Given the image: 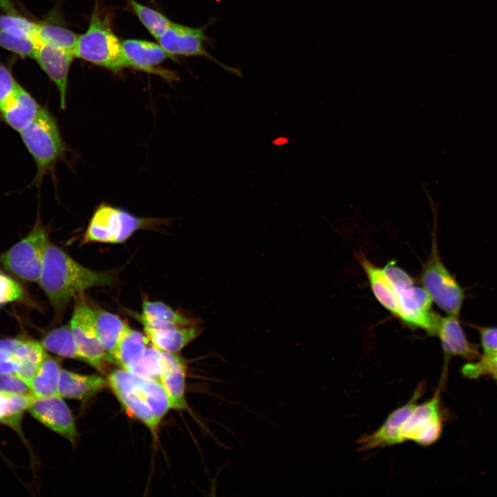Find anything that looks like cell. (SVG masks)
Instances as JSON below:
<instances>
[{"instance_id":"603a6c76","label":"cell","mask_w":497,"mask_h":497,"mask_svg":"<svg viewBox=\"0 0 497 497\" xmlns=\"http://www.w3.org/2000/svg\"><path fill=\"white\" fill-rule=\"evenodd\" d=\"M108 383L102 376L81 375L61 369L58 395L62 398L83 400L101 391Z\"/></svg>"},{"instance_id":"8d00e7d4","label":"cell","mask_w":497,"mask_h":497,"mask_svg":"<svg viewBox=\"0 0 497 497\" xmlns=\"http://www.w3.org/2000/svg\"><path fill=\"white\" fill-rule=\"evenodd\" d=\"M0 391L10 394L31 393L28 384L13 373H0Z\"/></svg>"},{"instance_id":"7c38bea8","label":"cell","mask_w":497,"mask_h":497,"mask_svg":"<svg viewBox=\"0 0 497 497\" xmlns=\"http://www.w3.org/2000/svg\"><path fill=\"white\" fill-rule=\"evenodd\" d=\"M400 304V320L409 327L436 335L440 315L431 308L432 300L423 288L415 283L396 290Z\"/></svg>"},{"instance_id":"ba28073f","label":"cell","mask_w":497,"mask_h":497,"mask_svg":"<svg viewBox=\"0 0 497 497\" xmlns=\"http://www.w3.org/2000/svg\"><path fill=\"white\" fill-rule=\"evenodd\" d=\"M69 324L83 360L102 371L106 353L96 329L93 307L83 294L75 300Z\"/></svg>"},{"instance_id":"ac0fdd59","label":"cell","mask_w":497,"mask_h":497,"mask_svg":"<svg viewBox=\"0 0 497 497\" xmlns=\"http://www.w3.org/2000/svg\"><path fill=\"white\" fill-rule=\"evenodd\" d=\"M42 106L21 85L11 99L0 108V122L19 133L37 117Z\"/></svg>"},{"instance_id":"7402d4cb","label":"cell","mask_w":497,"mask_h":497,"mask_svg":"<svg viewBox=\"0 0 497 497\" xmlns=\"http://www.w3.org/2000/svg\"><path fill=\"white\" fill-rule=\"evenodd\" d=\"M358 260L377 300L393 315L399 319L400 309L398 295L383 269L373 264L364 255H359Z\"/></svg>"},{"instance_id":"836d02e7","label":"cell","mask_w":497,"mask_h":497,"mask_svg":"<svg viewBox=\"0 0 497 497\" xmlns=\"http://www.w3.org/2000/svg\"><path fill=\"white\" fill-rule=\"evenodd\" d=\"M161 371L159 349L150 343L141 360L128 371L160 382Z\"/></svg>"},{"instance_id":"e575fe53","label":"cell","mask_w":497,"mask_h":497,"mask_svg":"<svg viewBox=\"0 0 497 497\" xmlns=\"http://www.w3.org/2000/svg\"><path fill=\"white\" fill-rule=\"evenodd\" d=\"M462 373L469 378L489 376L497 381V353L484 354L478 360L465 364Z\"/></svg>"},{"instance_id":"9c48e42d","label":"cell","mask_w":497,"mask_h":497,"mask_svg":"<svg viewBox=\"0 0 497 497\" xmlns=\"http://www.w3.org/2000/svg\"><path fill=\"white\" fill-rule=\"evenodd\" d=\"M209 23L202 27L193 28L173 23L157 39L158 43L172 57H199L213 61L224 70L241 76V71L226 66L208 53L204 48L208 39L206 30Z\"/></svg>"},{"instance_id":"1f68e13d","label":"cell","mask_w":497,"mask_h":497,"mask_svg":"<svg viewBox=\"0 0 497 497\" xmlns=\"http://www.w3.org/2000/svg\"><path fill=\"white\" fill-rule=\"evenodd\" d=\"M39 45L36 39L0 29V48L21 58L34 59Z\"/></svg>"},{"instance_id":"30bf717a","label":"cell","mask_w":497,"mask_h":497,"mask_svg":"<svg viewBox=\"0 0 497 497\" xmlns=\"http://www.w3.org/2000/svg\"><path fill=\"white\" fill-rule=\"evenodd\" d=\"M438 390L426 402L417 405L402 429L403 442L412 441L427 447L440 438L442 429L440 396Z\"/></svg>"},{"instance_id":"d4e9b609","label":"cell","mask_w":497,"mask_h":497,"mask_svg":"<svg viewBox=\"0 0 497 497\" xmlns=\"http://www.w3.org/2000/svg\"><path fill=\"white\" fill-rule=\"evenodd\" d=\"M93 311L96 329L106 360L113 362L117 344L128 324L118 315L100 307H93Z\"/></svg>"},{"instance_id":"4dcf8cb0","label":"cell","mask_w":497,"mask_h":497,"mask_svg":"<svg viewBox=\"0 0 497 497\" xmlns=\"http://www.w3.org/2000/svg\"><path fill=\"white\" fill-rule=\"evenodd\" d=\"M128 1L139 21L155 39L157 40L172 23L162 12L135 0Z\"/></svg>"},{"instance_id":"f546056e","label":"cell","mask_w":497,"mask_h":497,"mask_svg":"<svg viewBox=\"0 0 497 497\" xmlns=\"http://www.w3.org/2000/svg\"><path fill=\"white\" fill-rule=\"evenodd\" d=\"M78 36L70 29L56 23H37L36 37L39 44L52 46L73 52Z\"/></svg>"},{"instance_id":"9a60e30c","label":"cell","mask_w":497,"mask_h":497,"mask_svg":"<svg viewBox=\"0 0 497 497\" xmlns=\"http://www.w3.org/2000/svg\"><path fill=\"white\" fill-rule=\"evenodd\" d=\"M75 58L72 51L39 44L34 59L42 70L56 86L60 99V108L66 106L68 75Z\"/></svg>"},{"instance_id":"4316f807","label":"cell","mask_w":497,"mask_h":497,"mask_svg":"<svg viewBox=\"0 0 497 497\" xmlns=\"http://www.w3.org/2000/svg\"><path fill=\"white\" fill-rule=\"evenodd\" d=\"M40 342L46 351L84 361L69 323L46 332Z\"/></svg>"},{"instance_id":"d6a6232c","label":"cell","mask_w":497,"mask_h":497,"mask_svg":"<svg viewBox=\"0 0 497 497\" xmlns=\"http://www.w3.org/2000/svg\"><path fill=\"white\" fill-rule=\"evenodd\" d=\"M37 23L15 12L0 14V29L36 40Z\"/></svg>"},{"instance_id":"ffe728a7","label":"cell","mask_w":497,"mask_h":497,"mask_svg":"<svg viewBox=\"0 0 497 497\" xmlns=\"http://www.w3.org/2000/svg\"><path fill=\"white\" fill-rule=\"evenodd\" d=\"M203 330L200 324L162 329L144 327L145 335L153 346L173 353L181 351L199 337Z\"/></svg>"},{"instance_id":"cb8c5ba5","label":"cell","mask_w":497,"mask_h":497,"mask_svg":"<svg viewBox=\"0 0 497 497\" xmlns=\"http://www.w3.org/2000/svg\"><path fill=\"white\" fill-rule=\"evenodd\" d=\"M150 344L145 333L131 329L127 324L117 344L113 362L130 371L143 358Z\"/></svg>"},{"instance_id":"83f0119b","label":"cell","mask_w":497,"mask_h":497,"mask_svg":"<svg viewBox=\"0 0 497 497\" xmlns=\"http://www.w3.org/2000/svg\"><path fill=\"white\" fill-rule=\"evenodd\" d=\"M33 396L10 394L0 391V422L21 433V421Z\"/></svg>"},{"instance_id":"52a82bcc","label":"cell","mask_w":497,"mask_h":497,"mask_svg":"<svg viewBox=\"0 0 497 497\" xmlns=\"http://www.w3.org/2000/svg\"><path fill=\"white\" fill-rule=\"evenodd\" d=\"M147 378L124 369L113 371L107 382L122 406L134 417L155 431L159 420L146 400Z\"/></svg>"},{"instance_id":"484cf974","label":"cell","mask_w":497,"mask_h":497,"mask_svg":"<svg viewBox=\"0 0 497 497\" xmlns=\"http://www.w3.org/2000/svg\"><path fill=\"white\" fill-rule=\"evenodd\" d=\"M61 369L59 362L48 355L29 384L33 396L43 398L58 395Z\"/></svg>"},{"instance_id":"4fadbf2b","label":"cell","mask_w":497,"mask_h":497,"mask_svg":"<svg viewBox=\"0 0 497 497\" xmlns=\"http://www.w3.org/2000/svg\"><path fill=\"white\" fill-rule=\"evenodd\" d=\"M121 45L126 68L158 74L170 81L179 79L176 72L159 68L164 61L173 57L159 43L130 39L122 41Z\"/></svg>"},{"instance_id":"5bb4252c","label":"cell","mask_w":497,"mask_h":497,"mask_svg":"<svg viewBox=\"0 0 497 497\" xmlns=\"http://www.w3.org/2000/svg\"><path fill=\"white\" fill-rule=\"evenodd\" d=\"M31 416L53 431L74 442L77 431L72 413L59 395L33 396L27 410Z\"/></svg>"},{"instance_id":"2e32d148","label":"cell","mask_w":497,"mask_h":497,"mask_svg":"<svg viewBox=\"0 0 497 497\" xmlns=\"http://www.w3.org/2000/svg\"><path fill=\"white\" fill-rule=\"evenodd\" d=\"M0 347L9 353L19 364L20 368L17 376L28 386L48 355L41 342L24 335L1 338Z\"/></svg>"},{"instance_id":"f35d334b","label":"cell","mask_w":497,"mask_h":497,"mask_svg":"<svg viewBox=\"0 0 497 497\" xmlns=\"http://www.w3.org/2000/svg\"><path fill=\"white\" fill-rule=\"evenodd\" d=\"M19 365L14 358L0 347V373L16 374L19 371Z\"/></svg>"},{"instance_id":"f1b7e54d","label":"cell","mask_w":497,"mask_h":497,"mask_svg":"<svg viewBox=\"0 0 497 497\" xmlns=\"http://www.w3.org/2000/svg\"><path fill=\"white\" fill-rule=\"evenodd\" d=\"M10 304L39 309L22 282L0 269V309Z\"/></svg>"},{"instance_id":"5b68a950","label":"cell","mask_w":497,"mask_h":497,"mask_svg":"<svg viewBox=\"0 0 497 497\" xmlns=\"http://www.w3.org/2000/svg\"><path fill=\"white\" fill-rule=\"evenodd\" d=\"M49 229L38 216L28 233L0 254V269L22 282H38Z\"/></svg>"},{"instance_id":"d590c367","label":"cell","mask_w":497,"mask_h":497,"mask_svg":"<svg viewBox=\"0 0 497 497\" xmlns=\"http://www.w3.org/2000/svg\"><path fill=\"white\" fill-rule=\"evenodd\" d=\"M19 85L11 69L0 64V108L11 99Z\"/></svg>"},{"instance_id":"74e56055","label":"cell","mask_w":497,"mask_h":497,"mask_svg":"<svg viewBox=\"0 0 497 497\" xmlns=\"http://www.w3.org/2000/svg\"><path fill=\"white\" fill-rule=\"evenodd\" d=\"M484 354L497 353V328L478 327Z\"/></svg>"},{"instance_id":"277c9868","label":"cell","mask_w":497,"mask_h":497,"mask_svg":"<svg viewBox=\"0 0 497 497\" xmlns=\"http://www.w3.org/2000/svg\"><path fill=\"white\" fill-rule=\"evenodd\" d=\"M166 222L165 219L137 217L104 203L95 209L81 243H123L139 230L155 229Z\"/></svg>"},{"instance_id":"e0dca14e","label":"cell","mask_w":497,"mask_h":497,"mask_svg":"<svg viewBox=\"0 0 497 497\" xmlns=\"http://www.w3.org/2000/svg\"><path fill=\"white\" fill-rule=\"evenodd\" d=\"M162 371L160 382L168 397L170 407L186 409L185 398L186 364L177 353L159 350Z\"/></svg>"},{"instance_id":"8fae6325","label":"cell","mask_w":497,"mask_h":497,"mask_svg":"<svg viewBox=\"0 0 497 497\" xmlns=\"http://www.w3.org/2000/svg\"><path fill=\"white\" fill-rule=\"evenodd\" d=\"M424 392L425 385L421 382L407 402L393 410L377 430L358 440V451H367L404 442L402 436L404 425Z\"/></svg>"},{"instance_id":"7a4b0ae2","label":"cell","mask_w":497,"mask_h":497,"mask_svg":"<svg viewBox=\"0 0 497 497\" xmlns=\"http://www.w3.org/2000/svg\"><path fill=\"white\" fill-rule=\"evenodd\" d=\"M75 57L113 72L126 68L121 41L113 30L111 16L95 2L86 31L78 36L73 49Z\"/></svg>"},{"instance_id":"44dd1931","label":"cell","mask_w":497,"mask_h":497,"mask_svg":"<svg viewBox=\"0 0 497 497\" xmlns=\"http://www.w3.org/2000/svg\"><path fill=\"white\" fill-rule=\"evenodd\" d=\"M137 320L143 327L162 329L200 324L199 319L187 316L159 301L145 300Z\"/></svg>"},{"instance_id":"6da1fadb","label":"cell","mask_w":497,"mask_h":497,"mask_svg":"<svg viewBox=\"0 0 497 497\" xmlns=\"http://www.w3.org/2000/svg\"><path fill=\"white\" fill-rule=\"evenodd\" d=\"M115 281L114 272L85 267L50 241L44 253L38 284L52 306L55 322H58L72 299L91 288L111 286Z\"/></svg>"},{"instance_id":"d6986e66","label":"cell","mask_w":497,"mask_h":497,"mask_svg":"<svg viewBox=\"0 0 497 497\" xmlns=\"http://www.w3.org/2000/svg\"><path fill=\"white\" fill-rule=\"evenodd\" d=\"M457 318L449 315L440 317L437 327L436 335L440 340L445 360L451 356H460L469 360L476 359L478 351L467 340Z\"/></svg>"},{"instance_id":"3957f363","label":"cell","mask_w":497,"mask_h":497,"mask_svg":"<svg viewBox=\"0 0 497 497\" xmlns=\"http://www.w3.org/2000/svg\"><path fill=\"white\" fill-rule=\"evenodd\" d=\"M19 135L37 166L32 184L39 188L43 177L55 172L57 162L66 155V146L57 121L47 108L42 106L35 120Z\"/></svg>"},{"instance_id":"8992f818","label":"cell","mask_w":497,"mask_h":497,"mask_svg":"<svg viewBox=\"0 0 497 497\" xmlns=\"http://www.w3.org/2000/svg\"><path fill=\"white\" fill-rule=\"evenodd\" d=\"M420 282L438 307L449 315L458 316L465 298L464 291L440 259L435 236L432 238L429 257L422 266Z\"/></svg>"}]
</instances>
